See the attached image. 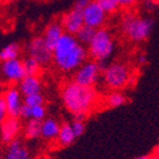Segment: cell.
<instances>
[{"label":"cell","instance_id":"7402d4cb","mask_svg":"<svg viewBox=\"0 0 159 159\" xmlns=\"http://www.w3.org/2000/svg\"><path fill=\"white\" fill-rule=\"evenodd\" d=\"M24 66L27 76H39L40 71H41V67H43L36 59L30 56L24 59Z\"/></svg>","mask_w":159,"mask_h":159},{"label":"cell","instance_id":"2e32d148","mask_svg":"<svg viewBox=\"0 0 159 159\" xmlns=\"http://www.w3.org/2000/svg\"><path fill=\"white\" fill-rule=\"evenodd\" d=\"M61 125L55 118H45L41 121V137L46 140H56Z\"/></svg>","mask_w":159,"mask_h":159},{"label":"cell","instance_id":"7a4b0ae2","mask_svg":"<svg viewBox=\"0 0 159 159\" xmlns=\"http://www.w3.org/2000/svg\"><path fill=\"white\" fill-rule=\"evenodd\" d=\"M88 50L75 34L65 32L52 50V62L62 72L76 71L88 58Z\"/></svg>","mask_w":159,"mask_h":159},{"label":"cell","instance_id":"52a82bcc","mask_svg":"<svg viewBox=\"0 0 159 159\" xmlns=\"http://www.w3.org/2000/svg\"><path fill=\"white\" fill-rule=\"evenodd\" d=\"M1 75L5 80L11 85H17L26 77V70H25L24 60L21 59H12L1 62Z\"/></svg>","mask_w":159,"mask_h":159},{"label":"cell","instance_id":"9c48e42d","mask_svg":"<svg viewBox=\"0 0 159 159\" xmlns=\"http://www.w3.org/2000/svg\"><path fill=\"white\" fill-rule=\"evenodd\" d=\"M82 17L86 26H89L93 29L102 28L106 22L107 13L103 11L97 0H91L90 3L82 10Z\"/></svg>","mask_w":159,"mask_h":159},{"label":"cell","instance_id":"8992f818","mask_svg":"<svg viewBox=\"0 0 159 159\" xmlns=\"http://www.w3.org/2000/svg\"><path fill=\"white\" fill-rule=\"evenodd\" d=\"M102 66L95 60H86L74 74V81L82 86H93L102 75Z\"/></svg>","mask_w":159,"mask_h":159},{"label":"cell","instance_id":"4316f807","mask_svg":"<svg viewBox=\"0 0 159 159\" xmlns=\"http://www.w3.org/2000/svg\"><path fill=\"white\" fill-rule=\"evenodd\" d=\"M8 117V111H7V107H6L5 100L2 97H0V127Z\"/></svg>","mask_w":159,"mask_h":159},{"label":"cell","instance_id":"ac0fdd59","mask_svg":"<svg viewBox=\"0 0 159 159\" xmlns=\"http://www.w3.org/2000/svg\"><path fill=\"white\" fill-rule=\"evenodd\" d=\"M20 46L17 43H11L9 45L5 46V47L0 50V61H7V60H12V59L19 58L20 55Z\"/></svg>","mask_w":159,"mask_h":159},{"label":"cell","instance_id":"30bf717a","mask_svg":"<svg viewBox=\"0 0 159 159\" xmlns=\"http://www.w3.org/2000/svg\"><path fill=\"white\" fill-rule=\"evenodd\" d=\"M1 97L5 100L8 116L19 117L20 110L24 106V96L20 93L19 88L15 85L9 86L8 88H6Z\"/></svg>","mask_w":159,"mask_h":159},{"label":"cell","instance_id":"603a6c76","mask_svg":"<svg viewBox=\"0 0 159 159\" xmlns=\"http://www.w3.org/2000/svg\"><path fill=\"white\" fill-rule=\"evenodd\" d=\"M45 102V98L41 95V93H32V95H28L24 97V103L29 107H36V106H41Z\"/></svg>","mask_w":159,"mask_h":159},{"label":"cell","instance_id":"484cf974","mask_svg":"<svg viewBox=\"0 0 159 159\" xmlns=\"http://www.w3.org/2000/svg\"><path fill=\"white\" fill-rule=\"evenodd\" d=\"M70 125H71V128L77 138L80 137L82 134L85 133V122H84V120L74 119V121H72Z\"/></svg>","mask_w":159,"mask_h":159},{"label":"cell","instance_id":"277c9868","mask_svg":"<svg viewBox=\"0 0 159 159\" xmlns=\"http://www.w3.org/2000/svg\"><path fill=\"white\" fill-rule=\"evenodd\" d=\"M88 55L93 60L102 64L112 56L115 50L114 38L106 28H99L96 30L93 40L88 45Z\"/></svg>","mask_w":159,"mask_h":159},{"label":"cell","instance_id":"d6986e66","mask_svg":"<svg viewBox=\"0 0 159 159\" xmlns=\"http://www.w3.org/2000/svg\"><path fill=\"white\" fill-rule=\"evenodd\" d=\"M25 137L28 139H37L41 137V121L28 119L24 129Z\"/></svg>","mask_w":159,"mask_h":159},{"label":"cell","instance_id":"8fae6325","mask_svg":"<svg viewBox=\"0 0 159 159\" xmlns=\"http://www.w3.org/2000/svg\"><path fill=\"white\" fill-rule=\"evenodd\" d=\"M61 25L64 27L65 32L67 34H76L82 27L85 26L84 17H82V11L78 9L72 8L66 12L61 18Z\"/></svg>","mask_w":159,"mask_h":159},{"label":"cell","instance_id":"9a60e30c","mask_svg":"<svg viewBox=\"0 0 159 159\" xmlns=\"http://www.w3.org/2000/svg\"><path fill=\"white\" fill-rule=\"evenodd\" d=\"M5 159H30V152L24 146L21 140H19L17 138L8 143Z\"/></svg>","mask_w":159,"mask_h":159},{"label":"cell","instance_id":"e575fe53","mask_svg":"<svg viewBox=\"0 0 159 159\" xmlns=\"http://www.w3.org/2000/svg\"><path fill=\"white\" fill-rule=\"evenodd\" d=\"M0 1H3V0H0Z\"/></svg>","mask_w":159,"mask_h":159},{"label":"cell","instance_id":"44dd1931","mask_svg":"<svg viewBox=\"0 0 159 159\" xmlns=\"http://www.w3.org/2000/svg\"><path fill=\"white\" fill-rule=\"evenodd\" d=\"M96 30L97 29H93L91 27L86 26L85 25L75 36H76V38H77L80 43H82L84 46L85 45L88 46L90 43L91 40H93V36H95V34H96Z\"/></svg>","mask_w":159,"mask_h":159},{"label":"cell","instance_id":"6da1fadb","mask_svg":"<svg viewBox=\"0 0 159 159\" xmlns=\"http://www.w3.org/2000/svg\"><path fill=\"white\" fill-rule=\"evenodd\" d=\"M60 97L65 108L77 120L85 119L99 101V93L93 86H82L74 80L62 85Z\"/></svg>","mask_w":159,"mask_h":159},{"label":"cell","instance_id":"e0dca14e","mask_svg":"<svg viewBox=\"0 0 159 159\" xmlns=\"http://www.w3.org/2000/svg\"><path fill=\"white\" fill-rule=\"evenodd\" d=\"M76 135H75L74 130L71 128V125L68 124V122H65V124H61L60 130H59V134L57 136V143H58L60 147H67L70 146L71 143H74V141L76 140Z\"/></svg>","mask_w":159,"mask_h":159},{"label":"cell","instance_id":"1f68e13d","mask_svg":"<svg viewBox=\"0 0 159 159\" xmlns=\"http://www.w3.org/2000/svg\"><path fill=\"white\" fill-rule=\"evenodd\" d=\"M154 156L157 157V158L159 159V143L157 145V147L155 148V150H154Z\"/></svg>","mask_w":159,"mask_h":159},{"label":"cell","instance_id":"d4e9b609","mask_svg":"<svg viewBox=\"0 0 159 159\" xmlns=\"http://www.w3.org/2000/svg\"><path fill=\"white\" fill-rule=\"evenodd\" d=\"M46 107L43 105L36 107H30V118L29 119L38 120V121H43L46 118Z\"/></svg>","mask_w":159,"mask_h":159},{"label":"cell","instance_id":"d6a6232c","mask_svg":"<svg viewBox=\"0 0 159 159\" xmlns=\"http://www.w3.org/2000/svg\"><path fill=\"white\" fill-rule=\"evenodd\" d=\"M5 2H15V1H17V0H3Z\"/></svg>","mask_w":159,"mask_h":159},{"label":"cell","instance_id":"4dcf8cb0","mask_svg":"<svg viewBox=\"0 0 159 159\" xmlns=\"http://www.w3.org/2000/svg\"><path fill=\"white\" fill-rule=\"evenodd\" d=\"M136 159H158V158H157V157H155L154 155H146V156L137 157Z\"/></svg>","mask_w":159,"mask_h":159},{"label":"cell","instance_id":"f546056e","mask_svg":"<svg viewBox=\"0 0 159 159\" xmlns=\"http://www.w3.org/2000/svg\"><path fill=\"white\" fill-rule=\"evenodd\" d=\"M137 60H138V62H139L140 65H145L147 62V57H146V55H143V53H140V55L138 56Z\"/></svg>","mask_w":159,"mask_h":159},{"label":"cell","instance_id":"836d02e7","mask_svg":"<svg viewBox=\"0 0 159 159\" xmlns=\"http://www.w3.org/2000/svg\"><path fill=\"white\" fill-rule=\"evenodd\" d=\"M2 158V156H1V151H0V159Z\"/></svg>","mask_w":159,"mask_h":159},{"label":"cell","instance_id":"3957f363","mask_svg":"<svg viewBox=\"0 0 159 159\" xmlns=\"http://www.w3.org/2000/svg\"><path fill=\"white\" fill-rule=\"evenodd\" d=\"M154 27V21L150 18L136 16L128 12L122 17L121 29L129 40L134 43H141L149 37Z\"/></svg>","mask_w":159,"mask_h":159},{"label":"cell","instance_id":"5b68a950","mask_svg":"<svg viewBox=\"0 0 159 159\" xmlns=\"http://www.w3.org/2000/svg\"><path fill=\"white\" fill-rule=\"evenodd\" d=\"M103 84L112 90H118L131 84L134 80L133 74L127 65L122 62H112L102 69Z\"/></svg>","mask_w":159,"mask_h":159},{"label":"cell","instance_id":"83f0119b","mask_svg":"<svg viewBox=\"0 0 159 159\" xmlns=\"http://www.w3.org/2000/svg\"><path fill=\"white\" fill-rule=\"evenodd\" d=\"M90 1L91 0H76V2H75V5H74V8L82 11L89 3H90Z\"/></svg>","mask_w":159,"mask_h":159},{"label":"cell","instance_id":"7c38bea8","mask_svg":"<svg viewBox=\"0 0 159 159\" xmlns=\"http://www.w3.org/2000/svg\"><path fill=\"white\" fill-rule=\"evenodd\" d=\"M21 129V124L18 117L8 116L0 127V139L1 141L8 145L12 140L17 139Z\"/></svg>","mask_w":159,"mask_h":159},{"label":"cell","instance_id":"ba28073f","mask_svg":"<svg viewBox=\"0 0 159 159\" xmlns=\"http://www.w3.org/2000/svg\"><path fill=\"white\" fill-rule=\"evenodd\" d=\"M28 55L39 62L41 66H47L52 61V50L46 45L43 37H34L30 40L27 47Z\"/></svg>","mask_w":159,"mask_h":159},{"label":"cell","instance_id":"ffe728a7","mask_svg":"<svg viewBox=\"0 0 159 159\" xmlns=\"http://www.w3.org/2000/svg\"><path fill=\"white\" fill-rule=\"evenodd\" d=\"M126 102V96L118 90H114L105 97V105L109 108L122 106Z\"/></svg>","mask_w":159,"mask_h":159},{"label":"cell","instance_id":"4fadbf2b","mask_svg":"<svg viewBox=\"0 0 159 159\" xmlns=\"http://www.w3.org/2000/svg\"><path fill=\"white\" fill-rule=\"evenodd\" d=\"M65 34V29L60 21H52L46 27L45 31H43V38L45 40L46 45L53 50L55 46L59 41L62 34Z\"/></svg>","mask_w":159,"mask_h":159},{"label":"cell","instance_id":"cb8c5ba5","mask_svg":"<svg viewBox=\"0 0 159 159\" xmlns=\"http://www.w3.org/2000/svg\"><path fill=\"white\" fill-rule=\"evenodd\" d=\"M97 2L99 3V6L103 9V11L107 15L108 13H114L120 7L118 0H97Z\"/></svg>","mask_w":159,"mask_h":159},{"label":"cell","instance_id":"f1b7e54d","mask_svg":"<svg viewBox=\"0 0 159 159\" xmlns=\"http://www.w3.org/2000/svg\"><path fill=\"white\" fill-rule=\"evenodd\" d=\"M138 0H118L120 7H124V8H130L133 7Z\"/></svg>","mask_w":159,"mask_h":159},{"label":"cell","instance_id":"5bb4252c","mask_svg":"<svg viewBox=\"0 0 159 159\" xmlns=\"http://www.w3.org/2000/svg\"><path fill=\"white\" fill-rule=\"evenodd\" d=\"M18 88L22 96L39 93L43 89V82L39 76H26L18 84Z\"/></svg>","mask_w":159,"mask_h":159}]
</instances>
